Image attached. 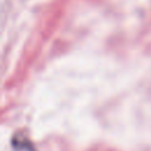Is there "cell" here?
<instances>
[{"instance_id":"cell-1","label":"cell","mask_w":151,"mask_h":151,"mask_svg":"<svg viewBox=\"0 0 151 151\" xmlns=\"http://www.w3.org/2000/svg\"><path fill=\"white\" fill-rule=\"evenodd\" d=\"M13 146L17 150H26V151H33V147L31 146L29 140H27L26 138H22L21 136H18V139H13Z\"/></svg>"}]
</instances>
